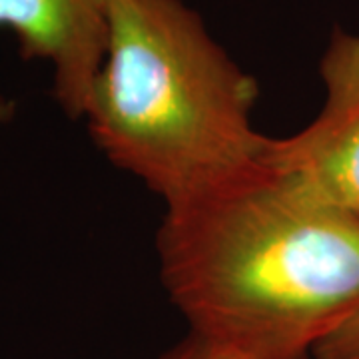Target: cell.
<instances>
[{
  "label": "cell",
  "instance_id": "obj_1",
  "mask_svg": "<svg viewBox=\"0 0 359 359\" xmlns=\"http://www.w3.org/2000/svg\"><path fill=\"white\" fill-rule=\"evenodd\" d=\"M160 280L210 359H313L359 308V214L262 158L168 204Z\"/></svg>",
  "mask_w": 359,
  "mask_h": 359
},
{
  "label": "cell",
  "instance_id": "obj_2",
  "mask_svg": "<svg viewBox=\"0 0 359 359\" xmlns=\"http://www.w3.org/2000/svg\"><path fill=\"white\" fill-rule=\"evenodd\" d=\"M108 44L84 120L104 158L174 204L257 162L256 78L184 0H106Z\"/></svg>",
  "mask_w": 359,
  "mask_h": 359
},
{
  "label": "cell",
  "instance_id": "obj_3",
  "mask_svg": "<svg viewBox=\"0 0 359 359\" xmlns=\"http://www.w3.org/2000/svg\"><path fill=\"white\" fill-rule=\"evenodd\" d=\"M323 104L285 138H268L264 160L320 198L359 214V34L335 28L321 54Z\"/></svg>",
  "mask_w": 359,
  "mask_h": 359
},
{
  "label": "cell",
  "instance_id": "obj_4",
  "mask_svg": "<svg viewBox=\"0 0 359 359\" xmlns=\"http://www.w3.org/2000/svg\"><path fill=\"white\" fill-rule=\"evenodd\" d=\"M0 30L16 36L25 60L50 65L54 100L84 118L106 56V0H0Z\"/></svg>",
  "mask_w": 359,
  "mask_h": 359
},
{
  "label": "cell",
  "instance_id": "obj_5",
  "mask_svg": "<svg viewBox=\"0 0 359 359\" xmlns=\"http://www.w3.org/2000/svg\"><path fill=\"white\" fill-rule=\"evenodd\" d=\"M313 359H359V308L321 339Z\"/></svg>",
  "mask_w": 359,
  "mask_h": 359
},
{
  "label": "cell",
  "instance_id": "obj_6",
  "mask_svg": "<svg viewBox=\"0 0 359 359\" xmlns=\"http://www.w3.org/2000/svg\"><path fill=\"white\" fill-rule=\"evenodd\" d=\"M158 359H210V358L205 355L204 349L198 346L192 337H188V335H186V337L180 341L178 346H174L172 349L164 351V353H162Z\"/></svg>",
  "mask_w": 359,
  "mask_h": 359
},
{
  "label": "cell",
  "instance_id": "obj_7",
  "mask_svg": "<svg viewBox=\"0 0 359 359\" xmlns=\"http://www.w3.org/2000/svg\"><path fill=\"white\" fill-rule=\"evenodd\" d=\"M14 114H16V102L11 100V98L0 96V126L6 124V122H11Z\"/></svg>",
  "mask_w": 359,
  "mask_h": 359
}]
</instances>
